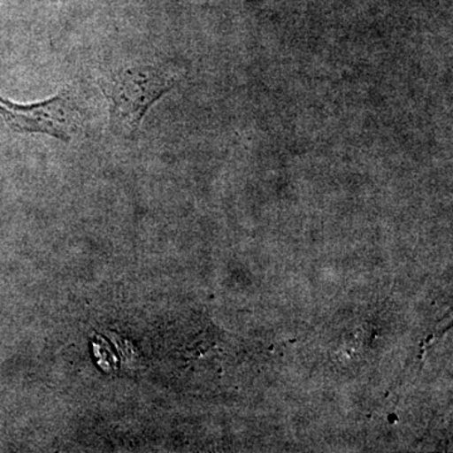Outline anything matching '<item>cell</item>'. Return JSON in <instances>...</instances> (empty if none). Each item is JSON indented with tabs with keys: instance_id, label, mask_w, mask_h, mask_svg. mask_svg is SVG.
I'll return each instance as SVG.
<instances>
[{
	"instance_id": "7a4b0ae2",
	"label": "cell",
	"mask_w": 453,
	"mask_h": 453,
	"mask_svg": "<svg viewBox=\"0 0 453 453\" xmlns=\"http://www.w3.org/2000/svg\"><path fill=\"white\" fill-rule=\"evenodd\" d=\"M0 116L14 133L46 134L62 142H70L79 122V110L70 91H61L32 105H19L0 97Z\"/></svg>"
},
{
	"instance_id": "6da1fadb",
	"label": "cell",
	"mask_w": 453,
	"mask_h": 453,
	"mask_svg": "<svg viewBox=\"0 0 453 453\" xmlns=\"http://www.w3.org/2000/svg\"><path fill=\"white\" fill-rule=\"evenodd\" d=\"M175 76L162 67L136 65L104 74L98 88L109 103L113 135L133 138L146 111L175 85Z\"/></svg>"
}]
</instances>
